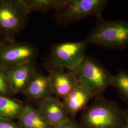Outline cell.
Returning a JSON list of instances; mask_svg holds the SVG:
<instances>
[{
  "instance_id": "obj_15",
  "label": "cell",
  "mask_w": 128,
  "mask_h": 128,
  "mask_svg": "<svg viewBox=\"0 0 128 128\" xmlns=\"http://www.w3.org/2000/svg\"><path fill=\"white\" fill-rule=\"evenodd\" d=\"M66 0H22L30 13L34 12H46L51 10L56 12L60 9Z\"/></svg>"
},
{
  "instance_id": "obj_20",
  "label": "cell",
  "mask_w": 128,
  "mask_h": 128,
  "mask_svg": "<svg viewBox=\"0 0 128 128\" xmlns=\"http://www.w3.org/2000/svg\"><path fill=\"white\" fill-rule=\"evenodd\" d=\"M119 128H128V120L125 119L124 124Z\"/></svg>"
},
{
  "instance_id": "obj_11",
  "label": "cell",
  "mask_w": 128,
  "mask_h": 128,
  "mask_svg": "<svg viewBox=\"0 0 128 128\" xmlns=\"http://www.w3.org/2000/svg\"><path fill=\"white\" fill-rule=\"evenodd\" d=\"M23 94L28 100L39 103L52 96L48 76L37 71Z\"/></svg>"
},
{
  "instance_id": "obj_16",
  "label": "cell",
  "mask_w": 128,
  "mask_h": 128,
  "mask_svg": "<svg viewBox=\"0 0 128 128\" xmlns=\"http://www.w3.org/2000/svg\"><path fill=\"white\" fill-rule=\"evenodd\" d=\"M112 86L114 87L120 96L128 103V72L120 70L114 75Z\"/></svg>"
},
{
  "instance_id": "obj_8",
  "label": "cell",
  "mask_w": 128,
  "mask_h": 128,
  "mask_svg": "<svg viewBox=\"0 0 128 128\" xmlns=\"http://www.w3.org/2000/svg\"><path fill=\"white\" fill-rule=\"evenodd\" d=\"M53 94L64 99L78 85L73 71L51 69L48 75Z\"/></svg>"
},
{
  "instance_id": "obj_22",
  "label": "cell",
  "mask_w": 128,
  "mask_h": 128,
  "mask_svg": "<svg viewBox=\"0 0 128 128\" xmlns=\"http://www.w3.org/2000/svg\"><path fill=\"white\" fill-rule=\"evenodd\" d=\"M2 43V41H0V44Z\"/></svg>"
},
{
  "instance_id": "obj_18",
  "label": "cell",
  "mask_w": 128,
  "mask_h": 128,
  "mask_svg": "<svg viewBox=\"0 0 128 128\" xmlns=\"http://www.w3.org/2000/svg\"><path fill=\"white\" fill-rule=\"evenodd\" d=\"M52 128H82L77 123L72 119H69L68 120L66 121L58 126L52 127Z\"/></svg>"
},
{
  "instance_id": "obj_19",
  "label": "cell",
  "mask_w": 128,
  "mask_h": 128,
  "mask_svg": "<svg viewBox=\"0 0 128 128\" xmlns=\"http://www.w3.org/2000/svg\"><path fill=\"white\" fill-rule=\"evenodd\" d=\"M0 128H20L11 120H0Z\"/></svg>"
},
{
  "instance_id": "obj_17",
  "label": "cell",
  "mask_w": 128,
  "mask_h": 128,
  "mask_svg": "<svg viewBox=\"0 0 128 128\" xmlns=\"http://www.w3.org/2000/svg\"><path fill=\"white\" fill-rule=\"evenodd\" d=\"M8 70L0 67V96L10 97L13 94L10 84Z\"/></svg>"
},
{
  "instance_id": "obj_4",
  "label": "cell",
  "mask_w": 128,
  "mask_h": 128,
  "mask_svg": "<svg viewBox=\"0 0 128 128\" xmlns=\"http://www.w3.org/2000/svg\"><path fill=\"white\" fill-rule=\"evenodd\" d=\"M73 72L78 84L94 97L112 86L114 75L97 61L90 58L86 57Z\"/></svg>"
},
{
  "instance_id": "obj_3",
  "label": "cell",
  "mask_w": 128,
  "mask_h": 128,
  "mask_svg": "<svg viewBox=\"0 0 128 128\" xmlns=\"http://www.w3.org/2000/svg\"><path fill=\"white\" fill-rule=\"evenodd\" d=\"M30 14L22 0H0V40L12 42L25 27Z\"/></svg>"
},
{
  "instance_id": "obj_21",
  "label": "cell",
  "mask_w": 128,
  "mask_h": 128,
  "mask_svg": "<svg viewBox=\"0 0 128 128\" xmlns=\"http://www.w3.org/2000/svg\"><path fill=\"white\" fill-rule=\"evenodd\" d=\"M125 119L128 120V108L126 110H125Z\"/></svg>"
},
{
  "instance_id": "obj_1",
  "label": "cell",
  "mask_w": 128,
  "mask_h": 128,
  "mask_svg": "<svg viewBox=\"0 0 128 128\" xmlns=\"http://www.w3.org/2000/svg\"><path fill=\"white\" fill-rule=\"evenodd\" d=\"M125 120V110L102 94L83 110L81 117L83 128H119Z\"/></svg>"
},
{
  "instance_id": "obj_9",
  "label": "cell",
  "mask_w": 128,
  "mask_h": 128,
  "mask_svg": "<svg viewBox=\"0 0 128 128\" xmlns=\"http://www.w3.org/2000/svg\"><path fill=\"white\" fill-rule=\"evenodd\" d=\"M38 109L52 127L70 119L62 101L56 97L50 96L42 101Z\"/></svg>"
},
{
  "instance_id": "obj_2",
  "label": "cell",
  "mask_w": 128,
  "mask_h": 128,
  "mask_svg": "<svg viewBox=\"0 0 128 128\" xmlns=\"http://www.w3.org/2000/svg\"><path fill=\"white\" fill-rule=\"evenodd\" d=\"M87 37L88 43L108 49L122 50L128 46V21L98 18Z\"/></svg>"
},
{
  "instance_id": "obj_10",
  "label": "cell",
  "mask_w": 128,
  "mask_h": 128,
  "mask_svg": "<svg viewBox=\"0 0 128 128\" xmlns=\"http://www.w3.org/2000/svg\"><path fill=\"white\" fill-rule=\"evenodd\" d=\"M32 63H25L8 69L10 84L13 94H23L32 81L37 71Z\"/></svg>"
},
{
  "instance_id": "obj_6",
  "label": "cell",
  "mask_w": 128,
  "mask_h": 128,
  "mask_svg": "<svg viewBox=\"0 0 128 128\" xmlns=\"http://www.w3.org/2000/svg\"><path fill=\"white\" fill-rule=\"evenodd\" d=\"M87 41L58 43L52 48L50 63L52 68L74 71L85 58Z\"/></svg>"
},
{
  "instance_id": "obj_7",
  "label": "cell",
  "mask_w": 128,
  "mask_h": 128,
  "mask_svg": "<svg viewBox=\"0 0 128 128\" xmlns=\"http://www.w3.org/2000/svg\"><path fill=\"white\" fill-rule=\"evenodd\" d=\"M37 56L36 49L25 42H2L0 44V67L6 69L33 62Z\"/></svg>"
},
{
  "instance_id": "obj_14",
  "label": "cell",
  "mask_w": 128,
  "mask_h": 128,
  "mask_svg": "<svg viewBox=\"0 0 128 128\" xmlns=\"http://www.w3.org/2000/svg\"><path fill=\"white\" fill-rule=\"evenodd\" d=\"M24 106L20 102L9 97L0 96V120L18 118Z\"/></svg>"
},
{
  "instance_id": "obj_5",
  "label": "cell",
  "mask_w": 128,
  "mask_h": 128,
  "mask_svg": "<svg viewBox=\"0 0 128 128\" xmlns=\"http://www.w3.org/2000/svg\"><path fill=\"white\" fill-rule=\"evenodd\" d=\"M109 2L108 0H66L64 6L56 12L55 18L61 25L91 16L100 18Z\"/></svg>"
},
{
  "instance_id": "obj_12",
  "label": "cell",
  "mask_w": 128,
  "mask_h": 128,
  "mask_svg": "<svg viewBox=\"0 0 128 128\" xmlns=\"http://www.w3.org/2000/svg\"><path fill=\"white\" fill-rule=\"evenodd\" d=\"M94 97L87 90L78 84L63 99L62 102L69 115L74 117L78 113L86 108L88 102Z\"/></svg>"
},
{
  "instance_id": "obj_13",
  "label": "cell",
  "mask_w": 128,
  "mask_h": 128,
  "mask_svg": "<svg viewBox=\"0 0 128 128\" xmlns=\"http://www.w3.org/2000/svg\"><path fill=\"white\" fill-rule=\"evenodd\" d=\"M18 119L20 128H52L38 109L30 104L24 105Z\"/></svg>"
}]
</instances>
